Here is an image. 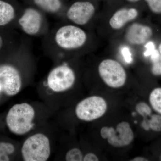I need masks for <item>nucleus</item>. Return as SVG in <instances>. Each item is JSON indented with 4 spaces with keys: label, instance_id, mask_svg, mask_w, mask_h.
<instances>
[{
    "label": "nucleus",
    "instance_id": "nucleus-12",
    "mask_svg": "<svg viewBox=\"0 0 161 161\" xmlns=\"http://www.w3.org/2000/svg\"><path fill=\"white\" fill-rule=\"evenodd\" d=\"M139 16V11L135 8H122L115 12L110 17L108 24L111 29L119 30L127 24L134 21Z\"/></svg>",
    "mask_w": 161,
    "mask_h": 161
},
{
    "label": "nucleus",
    "instance_id": "nucleus-25",
    "mask_svg": "<svg viewBox=\"0 0 161 161\" xmlns=\"http://www.w3.org/2000/svg\"><path fill=\"white\" fill-rule=\"evenodd\" d=\"M3 43H4V40H3V37L0 35V52L2 47H3Z\"/></svg>",
    "mask_w": 161,
    "mask_h": 161
},
{
    "label": "nucleus",
    "instance_id": "nucleus-29",
    "mask_svg": "<svg viewBox=\"0 0 161 161\" xmlns=\"http://www.w3.org/2000/svg\"><path fill=\"white\" fill-rule=\"evenodd\" d=\"M159 158H160V160L161 161V154Z\"/></svg>",
    "mask_w": 161,
    "mask_h": 161
},
{
    "label": "nucleus",
    "instance_id": "nucleus-23",
    "mask_svg": "<svg viewBox=\"0 0 161 161\" xmlns=\"http://www.w3.org/2000/svg\"><path fill=\"white\" fill-rule=\"evenodd\" d=\"M141 126L145 131H149L150 130L149 123H148V119H143V120L142 121V123H141Z\"/></svg>",
    "mask_w": 161,
    "mask_h": 161
},
{
    "label": "nucleus",
    "instance_id": "nucleus-21",
    "mask_svg": "<svg viewBox=\"0 0 161 161\" xmlns=\"http://www.w3.org/2000/svg\"><path fill=\"white\" fill-rule=\"evenodd\" d=\"M150 10L155 14H161V0H145Z\"/></svg>",
    "mask_w": 161,
    "mask_h": 161
},
{
    "label": "nucleus",
    "instance_id": "nucleus-1",
    "mask_svg": "<svg viewBox=\"0 0 161 161\" xmlns=\"http://www.w3.org/2000/svg\"><path fill=\"white\" fill-rule=\"evenodd\" d=\"M43 37L44 52L60 58L83 51L90 41L89 34L84 27L66 21L59 23Z\"/></svg>",
    "mask_w": 161,
    "mask_h": 161
},
{
    "label": "nucleus",
    "instance_id": "nucleus-16",
    "mask_svg": "<svg viewBox=\"0 0 161 161\" xmlns=\"http://www.w3.org/2000/svg\"><path fill=\"white\" fill-rule=\"evenodd\" d=\"M151 63L150 71L153 76H161V56L158 50H154L149 54Z\"/></svg>",
    "mask_w": 161,
    "mask_h": 161
},
{
    "label": "nucleus",
    "instance_id": "nucleus-10",
    "mask_svg": "<svg viewBox=\"0 0 161 161\" xmlns=\"http://www.w3.org/2000/svg\"><path fill=\"white\" fill-rule=\"evenodd\" d=\"M0 80L3 83V91L6 95L14 96L20 92L22 87V76L19 70L14 65H0Z\"/></svg>",
    "mask_w": 161,
    "mask_h": 161
},
{
    "label": "nucleus",
    "instance_id": "nucleus-11",
    "mask_svg": "<svg viewBox=\"0 0 161 161\" xmlns=\"http://www.w3.org/2000/svg\"><path fill=\"white\" fill-rule=\"evenodd\" d=\"M153 34V29L150 26L143 23H134L126 30L124 39L131 46H142L149 41Z\"/></svg>",
    "mask_w": 161,
    "mask_h": 161
},
{
    "label": "nucleus",
    "instance_id": "nucleus-27",
    "mask_svg": "<svg viewBox=\"0 0 161 161\" xmlns=\"http://www.w3.org/2000/svg\"><path fill=\"white\" fill-rule=\"evenodd\" d=\"M3 91V83H2V81L0 80V94H1V92Z\"/></svg>",
    "mask_w": 161,
    "mask_h": 161
},
{
    "label": "nucleus",
    "instance_id": "nucleus-24",
    "mask_svg": "<svg viewBox=\"0 0 161 161\" xmlns=\"http://www.w3.org/2000/svg\"><path fill=\"white\" fill-rule=\"evenodd\" d=\"M131 161H149L148 159L146 158L143 157L138 156L132 159V160H130Z\"/></svg>",
    "mask_w": 161,
    "mask_h": 161
},
{
    "label": "nucleus",
    "instance_id": "nucleus-9",
    "mask_svg": "<svg viewBox=\"0 0 161 161\" xmlns=\"http://www.w3.org/2000/svg\"><path fill=\"white\" fill-rule=\"evenodd\" d=\"M96 9L89 1H78L72 4L64 13V21L84 27L89 24L94 17Z\"/></svg>",
    "mask_w": 161,
    "mask_h": 161
},
{
    "label": "nucleus",
    "instance_id": "nucleus-18",
    "mask_svg": "<svg viewBox=\"0 0 161 161\" xmlns=\"http://www.w3.org/2000/svg\"><path fill=\"white\" fill-rule=\"evenodd\" d=\"M135 110L136 112L144 118L150 117L152 114V109L150 104L145 102H140L136 105Z\"/></svg>",
    "mask_w": 161,
    "mask_h": 161
},
{
    "label": "nucleus",
    "instance_id": "nucleus-4",
    "mask_svg": "<svg viewBox=\"0 0 161 161\" xmlns=\"http://www.w3.org/2000/svg\"><path fill=\"white\" fill-rule=\"evenodd\" d=\"M21 153L24 161H47L51 154L49 138L41 133L29 136L23 143Z\"/></svg>",
    "mask_w": 161,
    "mask_h": 161
},
{
    "label": "nucleus",
    "instance_id": "nucleus-2",
    "mask_svg": "<svg viewBox=\"0 0 161 161\" xmlns=\"http://www.w3.org/2000/svg\"><path fill=\"white\" fill-rule=\"evenodd\" d=\"M47 15L36 7H26L17 20L18 25L23 33L28 37L44 36L50 30Z\"/></svg>",
    "mask_w": 161,
    "mask_h": 161
},
{
    "label": "nucleus",
    "instance_id": "nucleus-5",
    "mask_svg": "<svg viewBox=\"0 0 161 161\" xmlns=\"http://www.w3.org/2000/svg\"><path fill=\"white\" fill-rule=\"evenodd\" d=\"M98 75L103 81L109 87L118 89L125 85L127 75L125 68L117 60L104 59L98 64Z\"/></svg>",
    "mask_w": 161,
    "mask_h": 161
},
{
    "label": "nucleus",
    "instance_id": "nucleus-13",
    "mask_svg": "<svg viewBox=\"0 0 161 161\" xmlns=\"http://www.w3.org/2000/svg\"><path fill=\"white\" fill-rule=\"evenodd\" d=\"M36 8L46 15L62 19L64 11L61 0H33Z\"/></svg>",
    "mask_w": 161,
    "mask_h": 161
},
{
    "label": "nucleus",
    "instance_id": "nucleus-17",
    "mask_svg": "<svg viewBox=\"0 0 161 161\" xmlns=\"http://www.w3.org/2000/svg\"><path fill=\"white\" fill-rule=\"evenodd\" d=\"M15 151V147L12 144L8 142H0V161L10 160L9 155Z\"/></svg>",
    "mask_w": 161,
    "mask_h": 161
},
{
    "label": "nucleus",
    "instance_id": "nucleus-14",
    "mask_svg": "<svg viewBox=\"0 0 161 161\" xmlns=\"http://www.w3.org/2000/svg\"><path fill=\"white\" fill-rule=\"evenodd\" d=\"M19 15L17 14L14 6L10 3L0 0V26H7Z\"/></svg>",
    "mask_w": 161,
    "mask_h": 161
},
{
    "label": "nucleus",
    "instance_id": "nucleus-8",
    "mask_svg": "<svg viewBox=\"0 0 161 161\" xmlns=\"http://www.w3.org/2000/svg\"><path fill=\"white\" fill-rule=\"evenodd\" d=\"M100 136L106 139L112 147L120 148L130 145L134 139V134L130 124L126 121L119 123L116 128L104 126L101 129Z\"/></svg>",
    "mask_w": 161,
    "mask_h": 161
},
{
    "label": "nucleus",
    "instance_id": "nucleus-22",
    "mask_svg": "<svg viewBox=\"0 0 161 161\" xmlns=\"http://www.w3.org/2000/svg\"><path fill=\"white\" fill-rule=\"evenodd\" d=\"M84 161H98L99 158L96 154L92 153H87L86 155L83 157Z\"/></svg>",
    "mask_w": 161,
    "mask_h": 161
},
{
    "label": "nucleus",
    "instance_id": "nucleus-15",
    "mask_svg": "<svg viewBox=\"0 0 161 161\" xmlns=\"http://www.w3.org/2000/svg\"><path fill=\"white\" fill-rule=\"evenodd\" d=\"M149 104L152 110L161 115V87L153 89L149 96Z\"/></svg>",
    "mask_w": 161,
    "mask_h": 161
},
{
    "label": "nucleus",
    "instance_id": "nucleus-7",
    "mask_svg": "<svg viewBox=\"0 0 161 161\" xmlns=\"http://www.w3.org/2000/svg\"><path fill=\"white\" fill-rule=\"evenodd\" d=\"M108 103L104 98L99 96H90L78 103L75 114L80 120L90 122L103 116L107 111Z\"/></svg>",
    "mask_w": 161,
    "mask_h": 161
},
{
    "label": "nucleus",
    "instance_id": "nucleus-3",
    "mask_svg": "<svg viewBox=\"0 0 161 161\" xmlns=\"http://www.w3.org/2000/svg\"><path fill=\"white\" fill-rule=\"evenodd\" d=\"M35 111L31 105L26 103L16 104L9 109L6 122L9 130L14 134L22 135L33 129Z\"/></svg>",
    "mask_w": 161,
    "mask_h": 161
},
{
    "label": "nucleus",
    "instance_id": "nucleus-26",
    "mask_svg": "<svg viewBox=\"0 0 161 161\" xmlns=\"http://www.w3.org/2000/svg\"><path fill=\"white\" fill-rule=\"evenodd\" d=\"M158 50L159 53L160 55L161 56V42L159 44Z\"/></svg>",
    "mask_w": 161,
    "mask_h": 161
},
{
    "label": "nucleus",
    "instance_id": "nucleus-28",
    "mask_svg": "<svg viewBox=\"0 0 161 161\" xmlns=\"http://www.w3.org/2000/svg\"><path fill=\"white\" fill-rule=\"evenodd\" d=\"M127 1L130 2V3H136V2H138L140 0H127Z\"/></svg>",
    "mask_w": 161,
    "mask_h": 161
},
{
    "label": "nucleus",
    "instance_id": "nucleus-20",
    "mask_svg": "<svg viewBox=\"0 0 161 161\" xmlns=\"http://www.w3.org/2000/svg\"><path fill=\"white\" fill-rule=\"evenodd\" d=\"M65 159L67 161H82L83 156L80 149L74 148L67 152Z\"/></svg>",
    "mask_w": 161,
    "mask_h": 161
},
{
    "label": "nucleus",
    "instance_id": "nucleus-6",
    "mask_svg": "<svg viewBox=\"0 0 161 161\" xmlns=\"http://www.w3.org/2000/svg\"><path fill=\"white\" fill-rule=\"evenodd\" d=\"M76 79L75 71L66 62H63L50 71L46 82L50 89L55 92H61L70 89Z\"/></svg>",
    "mask_w": 161,
    "mask_h": 161
},
{
    "label": "nucleus",
    "instance_id": "nucleus-19",
    "mask_svg": "<svg viewBox=\"0 0 161 161\" xmlns=\"http://www.w3.org/2000/svg\"><path fill=\"white\" fill-rule=\"evenodd\" d=\"M150 130L155 132H161V115L156 113L152 114L148 119Z\"/></svg>",
    "mask_w": 161,
    "mask_h": 161
}]
</instances>
